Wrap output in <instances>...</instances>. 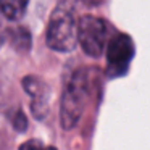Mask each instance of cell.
<instances>
[{"instance_id":"8992f818","label":"cell","mask_w":150,"mask_h":150,"mask_svg":"<svg viewBox=\"0 0 150 150\" xmlns=\"http://www.w3.org/2000/svg\"><path fill=\"white\" fill-rule=\"evenodd\" d=\"M29 0H0V13L8 21H18L24 16Z\"/></svg>"},{"instance_id":"277c9868","label":"cell","mask_w":150,"mask_h":150,"mask_svg":"<svg viewBox=\"0 0 150 150\" xmlns=\"http://www.w3.org/2000/svg\"><path fill=\"white\" fill-rule=\"evenodd\" d=\"M107 62L108 69L111 74H124L129 68L131 60L134 58V42L127 34L118 33L113 37H110L107 47Z\"/></svg>"},{"instance_id":"6da1fadb","label":"cell","mask_w":150,"mask_h":150,"mask_svg":"<svg viewBox=\"0 0 150 150\" xmlns=\"http://www.w3.org/2000/svg\"><path fill=\"white\" fill-rule=\"evenodd\" d=\"M92 95V69L81 68L69 78L60 103V121L69 131L78 124Z\"/></svg>"},{"instance_id":"ba28073f","label":"cell","mask_w":150,"mask_h":150,"mask_svg":"<svg viewBox=\"0 0 150 150\" xmlns=\"http://www.w3.org/2000/svg\"><path fill=\"white\" fill-rule=\"evenodd\" d=\"M26 124H28L26 116H24L21 111H18V113H16V118H15V121H13L15 129L20 131V132H23V131H26Z\"/></svg>"},{"instance_id":"3957f363","label":"cell","mask_w":150,"mask_h":150,"mask_svg":"<svg viewBox=\"0 0 150 150\" xmlns=\"http://www.w3.org/2000/svg\"><path fill=\"white\" fill-rule=\"evenodd\" d=\"M110 40V26L94 15H84L78 21V44L86 55L98 58Z\"/></svg>"},{"instance_id":"5b68a950","label":"cell","mask_w":150,"mask_h":150,"mask_svg":"<svg viewBox=\"0 0 150 150\" xmlns=\"http://www.w3.org/2000/svg\"><path fill=\"white\" fill-rule=\"evenodd\" d=\"M23 87L26 91V94L31 97V110H33L34 116L37 120L44 118L47 115V110H49V97H50L47 84L36 76H26L23 79Z\"/></svg>"},{"instance_id":"7a4b0ae2","label":"cell","mask_w":150,"mask_h":150,"mask_svg":"<svg viewBox=\"0 0 150 150\" xmlns=\"http://www.w3.org/2000/svg\"><path fill=\"white\" fill-rule=\"evenodd\" d=\"M78 44V21L69 4H60L53 10L47 26V45L55 52H71Z\"/></svg>"},{"instance_id":"52a82bcc","label":"cell","mask_w":150,"mask_h":150,"mask_svg":"<svg viewBox=\"0 0 150 150\" xmlns=\"http://www.w3.org/2000/svg\"><path fill=\"white\" fill-rule=\"evenodd\" d=\"M20 150H57V149L50 145H44L39 140H28V142L21 144Z\"/></svg>"},{"instance_id":"9c48e42d","label":"cell","mask_w":150,"mask_h":150,"mask_svg":"<svg viewBox=\"0 0 150 150\" xmlns=\"http://www.w3.org/2000/svg\"><path fill=\"white\" fill-rule=\"evenodd\" d=\"M87 7H100V5H103L107 0H82Z\"/></svg>"},{"instance_id":"30bf717a","label":"cell","mask_w":150,"mask_h":150,"mask_svg":"<svg viewBox=\"0 0 150 150\" xmlns=\"http://www.w3.org/2000/svg\"><path fill=\"white\" fill-rule=\"evenodd\" d=\"M4 42H5V34L0 31V47H2V44H4Z\"/></svg>"}]
</instances>
